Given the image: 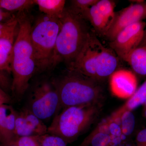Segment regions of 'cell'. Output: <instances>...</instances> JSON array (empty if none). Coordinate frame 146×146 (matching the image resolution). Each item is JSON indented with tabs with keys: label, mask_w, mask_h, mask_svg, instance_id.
Returning <instances> with one entry per match:
<instances>
[{
	"label": "cell",
	"mask_w": 146,
	"mask_h": 146,
	"mask_svg": "<svg viewBox=\"0 0 146 146\" xmlns=\"http://www.w3.org/2000/svg\"><path fill=\"white\" fill-rule=\"evenodd\" d=\"M11 106L7 104L0 106V144L4 140L5 133L7 124V116Z\"/></svg>",
	"instance_id": "cell-23"
},
{
	"label": "cell",
	"mask_w": 146,
	"mask_h": 146,
	"mask_svg": "<svg viewBox=\"0 0 146 146\" xmlns=\"http://www.w3.org/2000/svg\"><path fill=\"white\" fill-rule=\"evenodd\" d=\"M60 26V19L44 14L32 26L31 39L37 70L50 68Z\"/></svg>",
	"instance_id": "cell-6"
},
{
	"label": "cell",
	"mask_w": 146,
	"mask_h": 146,
	"mask_svg": "<svg viewBox=\"0 0 146 146\" xmlns=\"http://www.w3.org/2000/svg\"><path fill=\"white\" fill-rule=\"evenodd\" d=\"M115 3L110 0H99L85 12L84 20L89 21L97 33L106 36L115 19Z\"/></svg>",
	"instance_id": "cell-9"
},
{
	"label": "cell",
	"mask_w": 146,
	"mask_h": 146,
	"mask_svg": "<svg viewBox=\"0 0 146 146\" xmlns=\"http://www.w3.org/2000/svg\"><path fill=\"white\" fill-rule=\"evenodd\" d=\"M136 143V146H146V128L138 133Z\"/></svg>",
	"instance_id": "cell-27"
},
{
	"label": "cell",
	"mask_w": 146,
	"mask_h": 146,
	"mask_svg": "<svg viewBox=\"0 0 146 146\" xmlns=\"http://www.w3.org/2000/svg\"><path fill=\"white\" fill-rule=\"evenodd\" d=\"M0 94H1V95H5V94H6L5 92H4L2 89H1V87H0Z\"/></svg>",
	"instance_id": "cell-31"
},
{
	"label": "cell",
	"mask_w": 146,
	"mask_h": 146,
	"mask_svg": "<svg viewBox=\"0 0 146 146\" xmlns=\"http://www.w3.org/2000/svg\"><path fill=\"white\" fill-rule=\"evenodd\" d=\"M24 116L33 129L35 135L42 136L47 134L48 127L42 120L33 114L29 109L22 110Z\"/></svg>",
	"instance_id": "cell-18"
},
{
	"label": "cell",
	"mask_w": 146,
	"mask_h": 146,
	"mask_svg": "<svg viewBox=\"0 0 146 146\" xmlns=\"http://www.w3.org/2000/svg\"><path fill=\"white\" fill-rule=\"evenodd\" d=\"M123 135L125 136L130 135L134 130L135 118L132 111L125 112L119 118Z\"/></svg>",
	"instance_id": "cell-21"
},
{
	"label": "cell",
	"mask_w": 146,
	"mask_h": 146,
	"mask_svg": "<svg viewBox=\"0 0 146 146\" xmlns=\"http://www.w3.org/2000/svg\"><path fill=\"white\" fill-rule=\"evenodd\" d=\"M14 133L16 138L36 135L22 111L17 112Z\"/></svg>",
	"instance_id": "cell-19"
},
{
	"label": "cell",
	"mask_w": 146,
	"mask_h": 146,
	"mask_svg": "<svg viewBox=\"0 0 146 146\" xmlns=\"http://www.w3.org/2000/svg\"><path fill=\"white\" fill-rule=\"evenodd\" d=\"M35 4L46 16L60 19L65 9L64 0H34Z\"/></svg>",
	"instance_id": "cell-16"
},
{
	"label": "cell",
	"mask_w": 146,
	"mask_h": 146,
	"mask_svg": "<svg viewBox=\"0 0 146 146\" xmlns=\"http://www.w3.org/2000/svg\"><path fill=\"white\" fill-rule=\"evenodd\" d=\"M110 91L115 96L128 99L132 96L137 89L136 74L126 69H118L110 76Z\"/></svg>",
	"instance_id": "cell-11"
},
{
	"label": "cell",
	"mask_w": 146,
	"mask_h": 146,
	"mask_svg": "<svg viewBox=\"0 0 146 146\" xmlns=\"http://www.w3.org/2000/svg\"><path fill=\"white\" fill-rule=\"evenodd\" d=\"M103 104L66 108L54 116L47 133L58 136L67 143L74 141L95 122Z\"/></svg>",
	"instance_id": "cell-5"
},
{
	"label": "cell",
	"mask_w": 146,
	"mask_h": 146,
	"mask_svg": "<svg viewBox=\"0 0 146 146\" xmlns=\"http://www.w3.org/2000/svg\"><path fill=\"white\" fill-rule=\"evenodd\" d=\"M18 26V17L15 15L8 21L0 23V38L16 30Z\"/></svg>",
	"instance_id": "cell-25"
},
{
	"label": "cell",
	"mask_w": 146,
	"mask_h": 146,
	"mask_svg": "<svg viewBox=\"0 0 146 146\" xmlns=\"http://www.w3.org/2000/svg\"><path fill=\"white\" fill-rule=\"evenodd\" d=\"M62 108L53 82L44 81L36 86L32 94L29 109L41 120L50 119Z\"/></svg>",
	"instance_id": "cell-7"
},
{
	"label": "cell",
	"mask_w": 146,
	"mask_h": 146,
	"mask_svg": "<svg viewBox=\"0 0 146 146\" xmlns=\"http://www.w3.org/2000/svg\"><path fill=\"white\" fill-rule=\"evenodd\" d=\"M40 136H33L17 137L14 141L18 146H41Z\"/></svg>",
	"instance_id": "cell-26"
},
{
	"label": "cell",
	"mask_w": 146,
	"mask_h": 146,
	"mask_svg": "<svg viewBox=\"0 0 146 146\" xmlns=\"http://www.w3.org/2000/svg\"><path fill=\"white\" fill-rule=\"evenodd\" d=\"M134 74L141 77L146 76V46L138 47L132 52L126 60Z\"/></svg>",
	"instance_id": "cell-15"
},
{
	"label": "cell",
	"mask_w": 146,
	"mask_h": 146,
	"mask_svg": "<svg viewBox=\"0 0 146 146\" xmlns=\"http://www.w3.org/2000/svg\"><path fill=\"white\" fill-rule=\"evenodd\" d=\"M34 5V0H0V9L10 12H25Z\"/></svg>",
	"instance_id": "cell-17"
},
{
	"label": "cell",
	"mask_w": 146,
	"mask_h": 146,
	"mask_svg": "<svg viewBox=\"0 0 146 146\" xmlns=\"http://www.w3.org/2000/svg\"><path fill=\"white\" fill-rule=\"evenodd\" d=\"M146 25L142 21L129 26L109 42L110 48L119 58L126 61L131 53L139 47L143 37Z\"/></svg>",
	"instance_id": "cell-8"
},
{
	"label": "cell",
	"mask_w": 146,
	"mask_h": 146,
	"mask_svg": "<svg viewBox=\"0 0 146 146\" xmlns=\"http://www.w3.org/2000/svg\"><path fill=\"white\" fill-rule=\"evenodd\" d=\"M18 28L14 45L11 64V72L13 76L11 89L13 96L19 100L28 89L29 82L36 70L31 39L32 25L25 12L19 13Z\"/></svg>",
	"instance_id": "cell-1"
},
{
	"label": "cell",
	"mask_w": 146,
	"mask_h": 146,
	"mask_svg": "<svg viewBox=\"0 0 146 146\" xmlns=\"http://www.w3.org/2000/svg\"><path fill=\"white\" fill-rule=\"evenodd\" d=\"M144 46H146V29H145V31H144L143 37L142 42H141L140 45H139V47Z\"/></svg>",
	"instance_id": "cell-29"
},
{
	"label": "cell",
	"mask_w": 146,
	"mask_h": 146,
	"mask_svg": "<svg viewBox=\"0 0 146 146\" xmlns=\"http://www.w3.org/2000/svg\"><path fill=\"white\" fill-rule=\"evenodd\" d=\"M41 146H67V143L58 136L47 134L40 136Z\"/></svg>",
	"instance_id": "cell-24"
},
{
	"label": "cell",
	"mask_w": 146,
	"mask_h": 146,
	"mask_svg": "<svg viewBox=\"0 0 146 146\" xmlns=\"http://www.w3.org/2000/svg\"><path fill=\"white\" fill-rule=\"evenodd\" d=\"M143 115L144 117L146 119V102L143 104Z\"/></svg>",
	"instance_id": "cell-30"
},
{
	"label": "cell",
	"mask_w": 146,
	"mask_h": 146,
	"mask_svg": "<svg viewBox=\"0 0 146 146\" xmlns=\"http://www.w3.org/2000/svg\"><path fill=\"white\" fill-rule=\"evenodd\" d=\"M62 108L103 104L104 92L99 82L76 71L68 72L53 81Z\"/></svg>",
	"instance_id": "cell-4"
},
{
	"label": "cell",
	"mask_w": 146,
	"mask_h": 146,
	"mask_svg": "<svg viewBox=\"0 0 146 146\" xmlns=\"http://www.w3.org/2000/svg\"><path fill=\"white\" fill-rule=\"evenodd\" d=\"M15 140V139H14ZM14 140L5 142L1 144L0 146H18L14 141Z\"/></svg>",
	"instance_id": "cell-28"
},
{
	"label": "cell",
	"mask_w": 146,
	"mask_h": 146,
	"mask_svg": "<svg viewBox=\"0 0 146 146\" xmlns=\"http://www.w3.org/2000/svg\"><path fill=\"white\" fill-rule=\"evenodd\" d=\"M50 68L62 62L69 66L81 50L90 31L85 20L70 8H65Z\"/></svg>",
	"instance_id": "cell-3"
},
{
	"label": "cell",
	"mask_w": 146,
	"mask_h": 146,
	"mask_svg": "<svg viewBox=\"0 0 146 146\" xmlns=\"http://www.w3.org/2000/svg\"><path fill=\"white\" fill-rule=\"evenodd\" d=\"M113 145L105 119L85 138L79 146H110Z\"/></svg>",
	"instance_id": "cell-12"
},
{
	"label": "cell",
	"mask_w": 146,
	"mask_h": 146,
	"mask_svg": "<svg viewBox=\"0 0 146 146\" xmlns=\"http://www.w3.org/2000/svg\"><path fill=\"white\" fill-rule=\"evenodd\" d=\"M146 102V80L122 106L119 108L108 117L111 119H119L127 111H132Z\"/></svg>",
	"instance_id": "cell-14"
},
{
	"label": "cell",
	"mask_w": 146,
	"mask_h": 146,
	"mask_svg": "<svg viewBox=\"0 0 146 146\" xmlns=\"http://www.w3.org/2000/svg\"><path fill=\"white\" fill-rule=\"evenodd\" d=\"M105 119L106 121L108 130L112 138L113 145H118L125 137L123 135L119 119H111L108 117Z\"/></svg>",
	"instance_id": "cell-20"
},
{
	"label": "cell",
	"mask_w": 146,
	"mask_h": 146,
	"mask_svg": "<svg viewBox=\"0 0 146 146\" xmlns=\"http://www.w3.org/2000/svg\"><path fill=\"white\" fill-rule=\"evenodd\" d=\"M119 59L115 52L104 46L95 33L91 31L81 50L68 66V70L100 82L118 70Z\"/></svg>",
	"instance_id": "cell-2"
},
{
	"label": "cell",
	"mask_w": 146,
	"mask_h": 146,
	"mask_svg": "<svg viewBox=\"0 0 146 146\" xmlns=\"http://www.w3.org/2000/svg\"><path fill=\"white\" fill-rule=\"evenodd\" d=\"M146 18V2L142 1L132 4L116 12L112 26L106 35L111 42L122 30Z\"/></svg>",
	"instance_id": "cell-10"
},
{
	"label": "cell",
	"mask_w": 146,
	"mask_h": 146,
	"mask_svg": "<svg viewBox=\"0 0 146 146\" xmlns=\"http://www.w3.org/2000/svg\"><path fill=\"white\" fill-rule=\"evenodd\" d=\"M99 0H73L71 1L72 6L70 8L83 18L85 12L93 6Z\"/></svg>",
	"instance_id": "cell-22"
},
{
	"label": "cell",
	"mask_w": 146,
	"mask_h": 146,
	"mask_svg": "<svg viewBox=\"0 0 146 146\" xmlns=\"http://www.w3.org/2000/svg\"><path fill=\"white\" fill-rule=\"evenodd\" d=\"M18 28L7 35L0 38V72L6 71L11 72L13 45L18 33Z\"/></svg>",
	"instance_id": "cell-13"
}]
</instances>
